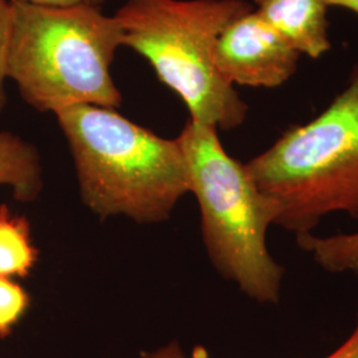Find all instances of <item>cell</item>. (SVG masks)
<instances>
[{"mask_svg": "<svg viewBox=\"0 0 358 358\" xmlns=\"http://www.w3.org/2000/svg\"><path fill=\"white\" fill-rule=\"evenodd\" d=\"M13 1L7 75L40 112L78 105L115 109L122 101L112 76L122 29L100 7H51Z\"/></svg>", "mask_w": 358, "mask_h": 358, "instance_id": "1", "label": "cell"}, {"mask_svg": "<svg viewBox=\"0 0 358 358\" xmlns=\"http://www.w3.org/2000/svg\"><path fill=\"white\" fill-rule=\"evenodd\" d=\"M0 186H8L20 202H34L43 187L38 149L4 130L0 131Z\"/></svg>", "mask_w": 358, "mask_h": 358, "instance_id": "8", "label": "cell"}, {"mask_svg": "<svg viewBox=\"0 0 358 358\" xmlns=\"http://www.w3.org/2000/svg\"><path fill=\"white\" fill-rule=\"evenodd\" d=\"M244 165L276 203L275 226L296 236L334 213L358 220V62L325 110L282 131Z\"/></svg>", "mask_w": 358, "mask_h": 358, "instance_id": "4", "label": "cell"}, {"mask_svg": "<svg viewBox=\"0 0 358 358\" xmlns=\"http://www.w3.org/2000/svg\"><path fill=\"white\" fill-rule=\"evenodd\" d=\"M142 358H185L177 344H171L165 349H161L154 353H145Z\"/></svg>", "mask_w": 358, "mask_h": 358, "instance_id": "15", "label": "cell"}, {"mask_svg": "<svg viewBox=\"0 0 358 358\" xmlns=\"http://www.w3.org/2000/svg\"><path fill=\"white\" fill-rule=\"evenodd\" d=\"M255 11L294 51L320 59L331 51L325 0H254Z\"/></svg>", "mask_w": 358, "mask_h": 358, "instance_id": "7", "label": "cell"}, {"mask_svg": "<svg viewBox=\"0 0 358 358\" xmlns=\"http://www.w3.org/2000/svg\"><path fill=\"white\" fill-rule=\"evenodd\" d=\"M296 243L324 271L349 272L358 276V231L328 236H319L313 232L297 235Z\"/></svg>", "mask_w": 358, "mask_h": 358, "instance_id": "10", "label": "cell"}, {"mask_svg": "<svg viewBox=\"0 0 358 358\" xmlns=\"http://www.w3.org/2000/svg\"><path fill=\"white\" fill-rule=\"evenodd\" d=\"M254 8L247 0H127L115 13L122 45L138 53L186 105L190 120L239 128L248 105L214 60L223 29Z\"/></svg>", "mask_w": 358, "mask_h": 358, "instance_id": "3", "label": "cell"}, {"mask_svg": "<svg viewBox=\"0 0 358 358\" xmlns=\"http://www.w3.org/2000/svg\"><path fill=\"white\" fill-rule=\"evenodd\" d=\"M177 141L213 264L250 299L279 303L285 268L267 244L268 229L278 219L276 203L256 186L245 165L226 152L217 129L189 120Z\"/></svg>", "mask_w": 358, "mask_h": 358, "instance_id": "5", "label": "cell"}, {"mask_svg": "<svg viewBox=\"0 0 358 358\" xmlns=\"http://www.w3.org/2000/svg\"><path fill=\"white\" fill-rule=\"evenodd\" d=\"M301 55L256 13H243L217 38L214 60L231 85L278 88L294 76Z\"/></svg>", "mask_w": 358, "mask_h": 358, "instance_id": "6", "label": "cell"}, {"mask_svg": "<svg viewBox=\"0 0 358 358\" xmlns=\"http://www.w3.org/2000/svg\"><path fill=\"white\" fill-rule=\"evenodd\" d=\"M38 6H51V7H68V6H93L100 7L106 0H17Z\"/></svg>", "mask_w": 358, "mask_h": 358, "instance_id": "14", "label": "cell"}, {"mask_svg": "<svg viewBox=\"0 0 358 358\" xmlns=\"http://www.w3.org/2000/svg\"><path fill=\"white\" fill-rule=\"evenodd\" d=\"M13 32V1L0 0V112L7 105L6 83L8 81L7 66Z\"/></svg>", "mask_w": 358, "mask_h": 358, "instance_id": "12", "label": "cell"}, {"mask_svg": "<svg viewBox=\"0 0 358 358\" xmlns=\"http://www.w3.org/2000/svg\"><path fill=\"white\" fill-rule=\"evenodd\" d=\"M325 3L331 6H337V7H344L346 10L358 15V0H325Z\"/></svg>", "mask_w": 358, "mask_h": 358, "instance_id": "16", "label": "cell"}, {"mask_svg": "<svg viewBox=\"0 0 358 358\" xmlns=\"http://www.w3.org/2000/svg\"><path fill=\"white\" fill-rule=\"evenodd\" d=\"M324 358H358V299L356 325L345 341Z\"/></svg>", "mask_w": 358, "mask_h": 358, "instance_id": "13", "label": "cell"}, {"mask_svg": "<svg viewBox=\"0 0 358 358\" xmlns=\"http://www.w3.org/2000/svg\"><path fill=\"white\" fill-rule=\"evenodd\" d=\"M38 260L28 219L0 206V276L28 278Z\"/></svg>", "mask_w": 358, "mask_h": 358, "instance_id": "9", "label": "cell"}, {"mask_svg": "<svg viewBox=\"0 0 358 358\" xmlns=\"http://www.w3.org/2000/svg\"><path fill=\"white\" fill-rule=\"evenodd\" d=\"M55 115L75 159L81 196L100 217L161 222L190 192L177 138H162L112 108L78 105Z\"/></svg>", "mask_w": 358, "mask_h": 358, "instance_id": "2", "label": "cell"}, {"mask_svg": "<svg viewBox=\"0 0 358 358\" xmlns=\"http://www.w3.org/2000/svg\"><path fill=\"white\" fill-rule=\"evenodd\" d=\"M31 304L26 289L11 278L0 276V338H6L24 315Z\"/></svg>", "mask_w": 358, "mask_h": 358, "instance_id": "11", "label": "cell"}]
</instances>
